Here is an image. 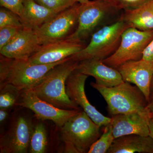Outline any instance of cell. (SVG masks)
<instances>
[{
  "label": "cell",
  "instance_id": "obj_5",
  "mask_svg": "<svg viewBox=\"0 0 153 153\" xmlns=\"http://www.w3.org/2000/svg\"><path fill=\"white\" fill-rule=\"evenodd\" d=\"M129 27L120 18L116 22L104 26L94 33L89 44L70 57V59L78 62L88 59L104 60L117 49L123 33Z\"/></svg>",
  "mask_w": 153,
  "mask_h": 153
},
{
  "label": "cell",
  "instance_id": "obj_4",
  "mask_svg": "<svg viewBox=\"0 0 153 153\" xmlns=\"http://www.w3.org/2000/svg\"><path fill=\"white\" fill-rule=\"evenodd\" d=\"M118 10L103 0L89 1L78 7L77 25L67 40L83 43L100 29L109 25Z\"/></svg>",
  "mask_w": 153,
  "mask_h": 153
},
{
  "label": "cell",
  "instance_id": "obj_1",
  "mask_svg": "<svg viewBox=\"0 0 153 153\" xmlns=\"http://www.w3.org/2000/svg\"><path fill=\"white\" fill-rule=\"evenodd\" d=\"M69 59L51 64H38L28 59H12L1 55L0 85L11 84L21 91L31 90L52 68Z\"/></svg>",
  "mask_w": 153,
  "mask_h": 153
},
{
  "label": "cell",
  "instance_id": "obj_25",
  "mask_svg": "<svg viewBox=\"0 0 153 153\" xmlns=\"http://www.w3.org/2000/svg\"><path fill=\"white\" fill-rule=\"evenodd\" d=\"M117 10L137 8L152 0H103Z\"/></svg>",
  "mask_w": 153,
  "mask_h": 153
},
{
  "label": "cell",
  "instance_id": "obj_10",
  "mask_svg": "<svg viewBox=\"0 0 153 153\" xmlns=\"http://www.w3.org/2000/svg\"><path fill=\"white\" fill-rule=\"evenodd\" d=\"M88 76L78 70H74L69 75L66 83V92L69 98L82 108L95 123L105 126L110 123L111 118L105 116L91 104L85 93V82Z\"/></svg>",
  "mask_w": 153,
  "mask_h": 153
},
{
  "label": "cell",
  "instance_id": "obj_9",
  "mask_svg": "<svg viewBox=\"0 0 153 153\" xmlns=\"http://www.w3.org/2000/svg\"><path fill=\"white\" fill-rule=\"evenodd\" d=\"M16 104L32 110L38 119L52 121L60 128L81 111L58 108L39 98L31 90L22 91Z\"/></svg>",
  "mask_w": 153,
  "mask_h": 153
},
{
  "label": "cell",
  "instance_id": "obj_13",
  "mask_svg": "<svg viewBox=\"0 0 153 153\" xmlns=\"http://www.w3.org/2000/svg\"><path fill=\"white\" fill-rule=\"evenodd\" d=\"M83 43L65 39L42 45L39 50L28 60L38 64H48L60 62L69 58L85 47Z\"/></svg>",
  "mask_w": 153,
  "mask_h": 153
},
{
  "label": "cell",
  "instance_id": "obj_6",
  "mask_svg": "<svg viewBox=\"0 0 153 153\" xmlns=\"http://www.w3.org/2000/svg\"><path fill=\"white\" fill-rule=\"evenodd\" d=\"M100 127L85 111H80L61 127L62 139L65 143L72 145L78 153H88L100 137Z\"/></svg>",
  "mask_w": 153,
  "mask_h": 153
},
{
  "label": "cell",
  "instance_id": "obj_14",
  "mask_svg": "<svg viewBox=\"0 0 153 153\" xmlns=\"http://www.w3.org/2000/svg\"><path fill=\"white\" fill-rule=\"evenodd\" d=\"M41 46L35 30L23 28L10 42L0 49V53L7 58L28 60Z\"/></svg>",
  "mask_w": 153,
  "mask_h": 153
},
{
  "label": "cell",
  "instance_id": "obj_3",
  "mask_svg": "<svg viewBox=\"0 0 153 153\" xmlns=\"http://www.w3.org/2000/svg\"><path fill=\"white\" fill-rule=\"evenodd\" d=\"M91 85L101 94L106 101L111 115L138 112L149 120L151 116L148 102L137 86L129 82H122L116 86L106 87L91 82Z\"/></svg>",
  "mask_w": 153,
  "mask_h": 153
},
{
  "label": "cell",
  "instance_id": "obj_7",
  "mask_svg": "<svg viewBox=\"0 0 153 153\" xmlns=\"http://www.w3.org/2000/svg\"><path fill=\"white\" fill-rule=\"evenodd\" d=\"M153 39V30L143 31L136 28H127L122 35L117 49L102 62L116 68L128 61L140 60L143 58L145 49Z\"/></svg>",
  "mask_w": 153,
  "mask_h": 153
},
{
  "label": "cell",
  "instance_id": "obj_30",
  "mask_svg": "<svg viewBox=\"0 0 153 153\" xmlns=\"http://www.w3.org/2000/svg\"><path fill=\"white\" fill-rule=\"evenodd\" d=\"M7 112L6 111L5 109L1 108L0 110V122H3L5 120L7 116Z\"/></svg>",
  "mask_w": 153,
  "mask_h": 153
},
{
  "label": "cell",
  "instance_id": "obj_20",
  "mask_svg": "<svg viewBox=\"0 0 153 153\" xmlns=\"http://www.w3.org/2000/svg\"><path fill=\"white\" fill-rule=\"evenodd\" d=\"M46 128L43 124L38 123L33 128L30 140L29 152L31 153H44L47 145Z\"/></svg>",
  "mask_w": 153,
  "mask_h": 153
},
{
  "label": "cell",
  "instance_id": "obj_33",
  "mask_svg": "<svg viewBox=\"0 0 153 153\" xmlns=\"http://www.w3.org/2000/svg\"><path fill=\"white\" fill-rule=\"evenodd\" d=\"M151 93H153V76L152 79V82H151Z\"/></svg>",
  "mask_w": 153,
  "mask_h": 153
},
{
  "label": "cell",
  "instance_id": "obj_8",
  "mask_svg": "<svg viewBox=\"0 0 153 153\" xmlns=\"http://www.w3.org/2000/svg\"><path fill=\"white\" fill-rule=\"evenodd\" d=\"M79 4L62 11L35 30L42 45L66 39L76 27Z\"/></svg>",
  "mask_w": 153,
  "mask_h": 153
},
{
  "label": "cell",
  "instance_id": "obj_24",
  "mask_svg": "<svg viewBox=\"0 0 153 153\" xmlns=\"http://www.w3.org/2000/svg\"><path fill=\"white\" fill-rule=\"evenodd\" d=\"M5 27L24 28L19 16L2 7L0 10V28Z\"/></svg>",
  "mask_w": 153,
  "mask_h": 153
},
{
  "label": "cell",
  "instance_id": "obj_19",
  "mask_svg": "<svg viewBox=\"0 0 153 153\" xmlns=\"http://www.w3.org/2000/svg\"><path fill=\"white\" fill-rule=\"evenodd\" d=\"M124 11L120 18L129 27L143 31L153 30V0L137 8Z\"/></svg>",
  "mask_w": 153,
  "mask_h": 153
},
{
  "label": "cell",
  "instance_id": "obj_26",
  "mask_svg": "<svg viewBox=\"0 0 153 153\" xmlns=\"http://www.w3.org/2000/svg\"><path fill=\"white\" fill-rule=\"evenodd\" d=\"M23 28L9 27L0 28V49L10 42Z\"/></svg>",
  "mask_w": 153,
  "mask_h": 153
},
{
  "label": "cell",
  "instance_id": "obj_28",
  "mask_svg": "<svg viewBox=\"0 0 153 153\" xmlns=\"http://www.w3.org/2000/svg\"><path fill=\"white\" fill-rule=\"evenodd\" d=\"M142 58L153 61V39L145 49Z\"/></svg>",
  "mask_w": 153,
  "mask_h": 153
},
{
  "label": "cell",
  "instance_id": "obj_16",
  "mask_svg": "<svg viewBox=\"0 0 153 153\" xmlns=\"http://www.w3.org/2000/svg\"><path fill=\"white\" fill-rule=\"evenodd\" d=\"M149 121L139 113L132 112L113 116L110 124L115 139L131 134L148 136Z\"/></svg>",
  "mask_w": 153,
  "mask_h": 153
},
{
  "label": "cell",
  "instance_id": "obj_12",
  "mask_svg": "<svg viewBox=\"0 0 153 153\" xmlns=\"http://www.w3.org/2000/svg\"><path fill=\"white\" fill-rule=\"evenodd\" d=\"M124 81L133 83L143 92L148 102L153 76V61L140 60L128 61L116 68Z\"/></svg>",
  "mask_w": 153,
  "mask_h": 153
},
{
  "label": "cell",
  "instance_id": "obj_27",
  "mask_svg": "<svg viewBox=\"0 0 153 153\" xmlns=\"http://www.w3.org/2000/svg\"><path fill=\"white\" fill-rule=\"evenodd\" d=\"M25 0H0V4L2 7L16 14L19 17L22 16L24 10Z\"/></svg>",
  "mask_w": 153,
  "mask_h": 153
},
{
  "label": "cell",
  "instance_id": "obj_17",
  "mask_svg": "<svg viewBox=\"0 0 153 153\" xmlns=\"http://www.w3.org/2000/svg\"><path fill=\"white\" fill-rule=\"evenodd\" d=\"M153 153V140L150 137L138 134L115 139L108 153Z\"/></svg>",
  "mask_w": 153,
  "mask_h": 153
},
{
  "label": "cell",
  "instance_id": "obj_21",
  "mask_svg": "<svg viewBox=\"0 0 153 153\" xmlns=\"http://www.w3.org/2000/svg\"><path fill=\"white\" fill-rule=\"evenodd\" d=\"M115 139L110 123L105 126L103 133L91 146L88 153H106Z\"/></svg>",
  "mask_w": 153,
  "mask_h": 153
},
{
  "label": "cell",
  "instance_id": "obj_11",
  "mask_svg": "<svg viewBox=\"0 0 153 153\" xmlns=\"http://www.w3.org/2000/svg\"><path fill=\"white\" fill-rule=\"evenodd\" d=\"M33 129L27 118L23 116L16 118L8 131L1 138V153H27Z\"/></svg>",
  "mask_w": 153,
  "mask_h": 153
},
{
  "label": "cell",
  "instance_id": "obj_15",
  "mask_svg": "<svg viewBox=\"0 0 153 153\" xmlns=\"http://www.w3.org/2000/svg\"><path fill=\"white\" fill-rule=\"evenodd\" d=\"M76 70L87 76H93L97 84L105 87H114L124 82L117 68L108 66L102 60H82L78 62Z\"/></svg>",
  "mask_w": 153,
  "mask_h": 153
},
{
  "label": "cell",
  "instance_id": "obj_32",
  "mask_svg": "<svg viewBox=\"0 0 153 153\" xmlns=\"http://www.w3.org/2000/svg\"><path fill=\"white\" fill-rule=\"evenodd\" d=\"M89 0H77V2L80 3V4H83L88 1Z\"/></svg>",
  "mask_w": 153,
  "mask_h": 153
},
{
  "label": "cell",
  "instance_id": "obj_22",
  "mask_svg": "<svg viewBox=\"0 0 153 153\" xmlns=\"http://www.w3.org/2000/svg\"><path fill=\"white\" fill-rule=\"evenodd\" d=\"M22 91L11 84L1 86L0 108L7 109L16 104Z\"/></svg>",
  "mask_w": 153,
  "mask_h": 153
},
{
  "label": "cell",
  "instance_id": "obj_23",
  "mask_svg": "<svg viewBox=\"0 0 153 153\" xmlns=\"http://www.w3.org/2000/svg\"><path fill=\"white\" fill-rule=\"evenodd\" d=\"M36 2L57 13L71 7L77 2V0H35Z\"/></svg>",
  "mask_w": 153,
  "mask_h": 153
},
{
  "label": "cell",
  "instance_id": "obj_2",
  "mask_svg": "<svg viewBox=\"0 0 153 153\" xmlns=\"http://www.w3.org/2000/svg\"><path fill=\"white\" fill-rule=\"evenodd\" d=\"M78 62L71 59L55 66L45 75L33 89L39 98L58 108L80 110L68 97L66 83L69 75L77 68Z\"/></svg>",
  "mask_w": 153,
  "mask_h": 153
},
{
  "label": "cell",
  "instance_id": "obj_18",
  "mask_svg": "<svg viewBox=\"0 0 153 153\" xmlns=\"http://www.w3.org/2000/svg\"><path fill=\"white\" fill-rule=\"evenodd\" d=\"M24 10L19 17L23 27L35 30L51 20L59 13L36 2L35 0H25Z\"/></svg>",
  "mask_w": 153,
  "mask_h": 153
},
{
  "label": "cell",
  "instance_id": "obj_29",
  "mask_svg": "<svg viewBox=\"0 0 153 153\" xmlns=\"http://www.w3.org/2000/svg\"><path fill=\"white\" fill-rule=\"evenodd\" d=\"M147 107L151 114V118H153V93L150 94Z\"/></svg>",
  "mask_w": 153,
  "mask_h": 153
},
{
  "label": "cell",
  "instance_id": "obj_31",
  "mask_svg": "<svg viewBox=\"0 0 153 153\" xmlns=\"http://www.w3.org/2000/svg\"><path fill=\"white\" fill-rule=\"evenodd\" d=\"M149 136L152 138L153 140V118H151L149 121Z\"/></svg>",
  "mask_w": 153,
  "mask_h": 153
}]
</instances>
